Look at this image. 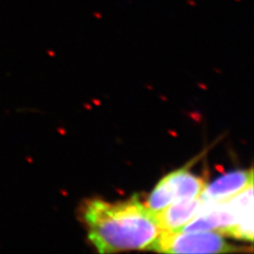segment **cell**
Returning <instances> with one entry per match:
<instances>
[{
  "instance_id": "obj_2",
  "label": "cell",
  "mask_w": 254,
  "mask_h": 254,
  "mask_svg": "<svg viewBox=\"0 0 254 254\" xmlns=\"http://www.w3.org/2000/svg\"><path fill=\"white\" fill-rule=\"evenodd\" d=\"M231 245L223 236L214 231L163 232L154 252L164 254H230L246 252Z\"/></svg>"
},
{
  "instance_id": "obj_6",
  "label": "cell",
  "mask_w": 254,
  "mask_h": 254,
  "mask_svg": "<svg viewBox=\"0 0 254 254\" xmlns=\"http://www.w3.org/2000/svg\"><path fill=\"white\" fill-rule=\"evenodd\" d=\"M230 236L236 239H243L253 242L254 239V213L246 216L233 227L229 228L223 236Z\"/></svg>"
},
{
  "instance_id": "obj_4",
  "label": "cell",
  "mask_w": 254,
  "mask_h": 254,
  "mask_svg": "<svg viewBox=\"0 0 254 254\" xmlns=\"http://www.w3.org/2000/svg\"><path fill=\"white\" fill-rule=\"evenodd\" d=\"M254 185V171H236L228 173L206 186L200 194L204 201L225 202L248 187Z\"/></svg>"
},
{
  "instance_id": "obj_5",
  "label": "cell",
  "mask_w": 254,
  "mask_h": 254,
  "mask_svg": "<svg viewBox=\"0 0 254 254\" xmlns=\"http://www.w3.org/2000/svg\"><path fill=\"white\" fill-rule=\"evenodd\" d=\"M201 204L200 197L173 202L155 214L159 227L163 232H179L199 214Z\"/></svg>"
},
{
  "instance_id": "obj_3",
  "label": "cell",
  "mask_w": 254,
  "mask_h": 254,
  "mask_svg": "<svg viewBox=\"0 0 254 254\" xmlns=\"http://www.w3.org/2000/svg\"><path fill=\"white\" fill-rule=\"evenodd\" d=\"M205 187V182L186 167L163 177L151 192L145 205L156 214L173 202L200 197Z\"/></svg>"
},
{
  "instance_id": "obj_1",
  "label": "cell",
  "mask_w": 254,
  "mask_h": 254,
  "mask_svg": "<svg viewBox=\"0 0 254 254\" xmlns=\"http://www.w3.org/2000/svg\"><path fill=\"white\" fill-rule=\"evenodd\" d=\"M82 218L99 254L154 251L162 233L155 213L137 195L118 202L88 200L82 208Z\"/></svg>"
}]
</instances>
